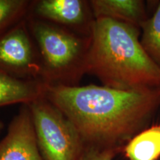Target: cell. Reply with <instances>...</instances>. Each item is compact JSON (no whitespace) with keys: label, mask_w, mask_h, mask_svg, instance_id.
Returning <instances> with one entry per match:
<instances>
[{"label":"cell","mask_w":160,"mask_h":160,"mask_svg":"<svg viewBox=\"0 0 160 160\" xmlns=\"http://www.w3.org/2000/svg\"><path fill=\"white\" fill-rule=\"evenodd\" d=\"M95 19L108 18L139 28L148 19L145 2L141 0H91Z\"/></svg>","instance_id":"obj_9"},{"label":"cell","mask_w":160,"mask_h":160,"mask_svg":"<svg viewBox=\"0 0 160 160\" xmlns=\"http://www.w3.org/2000/svg\"><path fill=\"white\" fill-rule=\"evenodd\" d=\"M29 16L86 37L91 36L96 20L89 1L85 0H36Z\"/></svg>","instance_id":"obj_6"},{"label":"cell","mask_w":160,"mask_h":160,"mask_svg":"<svg viewBox=\"0 0 160 160\" xmlns=\"http://www.w3.org/2000/svg\"><path fill=\"white\" fill-rule=\"evenodd\" d=\"M0 160H43L28 105H22L0 140Z\"/></svg>","instance_id":"obj_7"},{"label":"cell","mask_w":160,"mask_h":160,"mask_svg":"<svg viewBox=\"0 0 160 160\" xmlns=\"http://www.w3.org/2000/svg\"><path fill=\"white\" fill-rule=\"evenodd\" d=\"M137 26L108 18L96 19L91 33L86 74L103 86L121 91L160 88V68L140 42Z\"/></svg>","instance_id":"obj_2"},{"label":"cell","mask_w":160,"mask_h":160,"mask_svg":"<svg viewBox=\"0 0 160 160\" xmlns=\"http://www.w3.org/2000/svg\"><path fill=\"white\" fill-rule=\"evenodd\" d=\"M122 150L117 148H99L85 145L81 160H113Z\"/></svg>","instance_id":"obj_13"},{"label":"cell","mask_w":160,"mask_h":160,"mask_svg":"<svg viewBox=\"0 0 160 160\" xmlns=\"http://www.w3.org/2000/svg\"><path fill=\"white\" fill-rule=\"evenodd\" d=\"M45 97L74 126L85 145L99 148L123 150L149 128L160 107V88L121 91L96 85L47 86Z\"/></svg>","instance_id":"obj_1"},{"label":"cell","mask_w":160,"mask_h":160,"mask_svg":"<svg viewBox=\"0 0 160 160\" xmlns=\"http://www.w3.org/2000/svg\"><path fill=\"white\" fill-rule=\"evenodd\" d=\"M140 42L148 57L160 68V2L151 17L140 26Z\"/></svg>","instance_id":"obj_11"},{"label":"cell","mask_w":160,"mask_h":160,"mask_svg":"<svg viewBox=\"0 0 160 160\" xmlns=\"http://www.w3.org/2000/svg\"><path fill=\"white\" fill-rule=\"evenodd\" d=\"M28 106L43 160H81L85 144L67 117L45 97Z\"/></svg>","instance_id":"obj_4"},{"label":"cell","mask_w":160,"mask_h":160,"mask_svg":"<svg viewBox=\"0 0 160 160\" xmlns=\"http://www.w3.org/2000/svg\"><path fill=\"white\" fill-rule=\"evenodd\" d=\"M46 87L40 80L19 79L0 71V108L15 104L28 105L45 97Z\"/></svg>","instance_id":"obj_8"},{"label":"cell","mask_w":160,"mask_h":160,"mask_svg":"<svg viewBox=\"0 0 160 160\" xmlns=\"http://www.w3.org/2000/svg\"><path fill=\"white\" fill-rule=\"evenodd\" d=\"M4 127H5V125H4L3 122L2 120H0V134H1L2 131Z\"/></svg>","instance_id":"obj_14"},{"label":"cell","mask_w":160,"mask_h":160,"mask_svg":"<svg viewBox=\"0 0 160 160\" xmlns=\"http://www.w3.org/2000/svg\"><path fill=\"white\" fill-rule=\"evenodd\" d=\"M30 0H0V33L28 17Z\"/></svg>","instance_id":"obj_12"},{"label":"cell","mask_w":160,"mask_h":160,"mask_svg":"<svg viewBox=\"0 0 160 160\" xmlns=\"http://www.w3.org/2000/svg\"><path fill=\"white\" fill-rule=\"evenodd\" d=\"M27 23L39 51L42 81L47 86L79 85L86 74L91 36L78 34L29 15Z\"/></svg>","instance_id":"obj_3"},{"label":"cell","mask_w":160,"mask_h":160,"mask_svg":"<svg viewBox=\"0 0 160 160\" xmlns=\"http://www.w3.org/2000/svg\"><path fill=\"white\" fill-rule=\"evenodd\" d=\"M0 71L19 79L42 81L41 59L27 18L0 33Z\"/></svg>","instance_id":"obj_5"},{"label":"cell","mask_w":160,"mask_h":160,"mask_svg":"<svg viewBox=\"0 0 160 160\" xmlns=\"http://www.w3.org/2000/svg\"><path fill=\"white\" fill-rule=\"evenodd\" d=\"M128 160H158L160 158V125L148 128L124 147Z\"/></svg>","instance_id":"obj_10"}]
</instances>
